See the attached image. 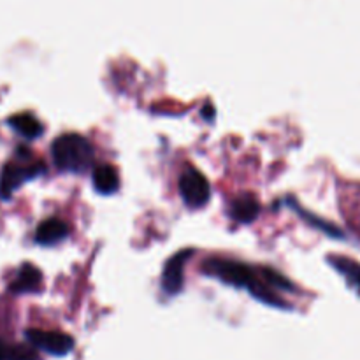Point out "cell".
Listing matches in <instances>:
<instances>
[{
	"label": "cell",
	"mask_w": 360,
	"mask_h": 360,
	"mask_svg": "<svg viewBox=\"0 0 360 360\" xmlns=\"http://www.w3.org/2000/svg\"><path fill=\"white\" fill-rule=\"evenodd\" d=\"M202 271L210 274V276L218 278L224 283L232 285V287L246 288L253 297L266 302V304L276 306V308H285L287 306V302L281 301L278 295H274L267 288L266 280L262 278L260 269H253V267H248L243 262H236V260L210 259L204 262Z\"/></svg>",
	"instance_id": "obj_1"
},
{
	"label": "cell",
	"mask_w": 360,
	"mask_h": 360,
	"mask_svg": "<svg viewBox=\"0 0 360 360\" xmlns=\"http://www.w3.org/2000/svg\"><path fill=\"white\" fill-rule=\"evenodd\" d=\"M51 155L60 171L84 172L94 164L95 151L86 137L79 134H62L51 144Z\"/></svg>",
	"instance_id": "obj_2"
},
{
	"label": "cell",
	"mask_w": 360,
	"mask_h": 360,
	"mask_svg": "<svg viewBox=\"0 0 360 360\" xmlns=\"http://www.w3.org/2000/svg\"><path fill=\"white\" fill-rule=\"evenodd\" d=\"M41 172H44V164L42 162H35V164H7L2 169V174H0V199L7 200L16 188H20L25 181L35 178Z\"/></svg>",
	"instance_id": "obj_3"
},
{
	"label": "cell",
	"mask_w": 360,
	"mask_h": 360,
	"mask_svg": "<svg viewBox=\"0 0 360 360\" xmlns=\"http://www.w3.org/2000/svg\"><path fill=\"white\" fill-rule=\"evenodd\" d=\"M179 193L186 206L202 207L210 200L211 188L202 172H199L197 169H188L179 178Z\"/></svg>",
	"instance_id": "obj_4"
},
{
	"label": "cell",
	"mask_w": 360,
	"mask_h": 360,
	"mask_svg": "<svg viewBox=\"0 0 360 360\" xmlns=\"http://www.w3.org/2000/svg\"><path fill=\"white\" fill-rule=\"evenodd\" d=\"M25 338H27V341L32 347L39 348V350L46 352V354L56 355V357H63V355L70 354L74 348L72 338L63 333L28 329L25 333Z\"/></svg>",
	"instance_id": "obj_5"
},
{
	"label": "cell",
	"mask_w": 360,
	"mask_h": 360,
	"mask_svg": "<svg viewBox=\"0 0 360 360\" xmlns=\"http://www.w3.org/2000/svg\"><path fill=\"white\" fill-rule=\"evenodd\" d=\"M192 255V250H183V252L171 257L167 260V264H165L164 273H162V288L169 295H176L178 292H181L183 281H185L183 273H185V266Z\"/></svg>",
	"instance_id": "obj_6"
},
{
	"label": "cell",
	"mask_w": 360,
	"mask_h": 360,
	"mask_svg": "<svg viewBox=\"0 0 360 360\" xmlns=\"http://www.w3.org/2000/svg\"><path fill=\"white\" fill-rule=\"evenodd\" d=\"M67 234H69V225L65 221L58 220V218H48L35 231V241L44 246H51L63 241Z\"/></svg>",
	"instance_id": "obj_7"
},
{
	"label": "cell",
	"mask_w": 360,
	"mask_h": 360,
	"mask_svg": "<svg viewBox=\"0 0 360 360\" xmlns=\"http://www.w3.org/2000/svg\"><path fill=\"white\" fill-rule=\"evenodd\" d=\"M42 283V274L41 271L37 269L32 264H25L21 266V269L18 271L16 278L11 283L9 290L14 292V294H30V292H35L41 288Z\"/></svg>",
	"instance_id": "obj_8"
},
{
	"label": "cell",
	"mask_w": 360,
	"mask_h": 360,
	"mask_svg": "<svg viewBox=\"0 0 360 360\" xmlns=\"http://www.w3.org/2000/svg\"><path fill=\"white\" fill-rule=\"evenodd\" d=\"M260 214V202L253 195L238 197L231 206V217L239 224H252Z\"/></svg>",
	"instance_id": "obj_9"
},
{
	"label": "cell",
	"mask_w": 360,
	"mask_h": 360,
	"mask_svg": "<svg viewBox=\"0 0 360 360\" xmlns=\"http://www.w3.org/2000/svg\"><path fill=\"white\" fill-rule=\"evenodd\" d=\"M94 188L102 195H111L120 188V174L112 165H98L94 171Z\"/></svg>",
	"instance_id": "obj_10"
},
{
	"label": "cell",
	"mask_w": 360,
	"mask_h": 360,
	"mask_svg": "<svg viewBox=\"0 0 360 360\" xmlns=\"http://www.w3.org/2000/svg\"><path fill=\"white\" fill-rule=\"evenodd\" d=\"M7 123H9L11 129H14L20 136L27 137V139H35V137L41 136L42 130H44L42 129L41 122H39L34 115H30V112H20V115L11 116V118L7 120Z\"/></svg>",
	"instance_id": "obj_11"
},
{
	"label": "cell",
	"mask_w": 360,
	"mask_h": 360,
	"mask_svg": "<svg viewBox=\"0 0 360 360\" xmlns=\"http://www.w3.org/2000/svg\"><path fill=\"white\" fill-rule=\"evenodd\" d=\"M260 273H262V278L266 280V283L273 285V287H276L278 290H292V288H294L290 281L285 280V278L281 276L280 273H276V271L264 267V269H260Z\"/></svg>",
	"instance_id": "obj_12"
},
{
	"label": "cell",
	"mask_w": 360,
	"mask_h": 360,
	"mask_svg": "<svg viewBox=\"0 0 360 360\" xmlns=\"http://www.w3.org/2000/svg\"><path fill=\"white\" fill-rule=\"evenodd\" d=\"M6 360H39V357L32 348L16 345V347H7Z\"/></svg>",
	"instance_id": "obj_13"
},
{
	"label": "cell",
	"mask_w": 360,
	"mask_h": 360,
	"mask_svg": "<svg viewBox=\"0 0 360 360\" xmlns=\"http://www.w3.org/2000/svg\"><path fill=\"white\" fill-rule=\"evenodd\" d=\"M7 355V345H4V341H0V360H6Z\"/></svg>",
	"instance_id": "obj_14"
}]
</instances>
